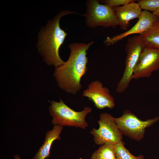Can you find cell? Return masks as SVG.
Here are the masks:
<instances>
[{
  "label": "cell",
  "instance_id": "cell-1",
  "mask_svg": "<svg viewBox=\"0 0 159 159\" xmlns=\"http://www.w3.org/2000/svg\"><path fill=\"white\" fill-rule=\"evenodd\" d=\"M94 43L74 42L69 44L70 51L67 60L55 68L54 76L60 89L72 94H76L81 89L80 80L87 70V52Z\"/></svg>",
  "mask_w": 159,
  "mask_h": 159
},
{
  "label": "cell",
  "instance_id": "cell-2",
  "mask_svg": "<svg viewBox=\"0 0 159 159\" xmlns=\"http://www.w3.org/2000/svg\"><path fill=\"white\" fill-rule=\"evenodd\" d=\"M73 14L77 13L67 10L60 11L49 21L39 33L37 43L39 50L47 64L55 68L64 62L59 56V51L68 34L60 28L59 21L63 16Z\"/></svg>",
  "mask_w": 159,
  "mask_h": 159
},
{
  "label": "cell",
  "instance_id": "cell-3",
  "mask_svg": "<svg viewBox=\"0 0 159 159\" xmlns=\"http://www.w3.org/2000/svg\"><path fill=\"white\" fill-rule=\"evenodd\" d=\"M50 102L49 111L54 125L73 127L83 129L88 127L85 119L87 115L92 112L91 107H85L82 111L77 112L68 107L61 98L59 102L53 100Z\"/></svg>",
  "mask_w": 159,
  "mask_h": 159
},
{
  "label": "cell",
  "instance_id": "cell-4",
  "mask_svg": "<svg viewBox=\"0 0 159 159\" xmlns=\"http://www.w3.org/2000/svg\"><path fill=\"white\" fill-rule=\"evenodd\" d=\"M86 11L84 16L87 26L92 28L99 26L115 28L119 21L113 8L97 0L86 1Z\"/></svg>",
  "mask_w": 159,
  "mask_h": 159
},
{
  "label": "cell",
  "instance_id": "cell-5",
  "mask_svg": "<svg viewBox=\"0 0 159 159\" xmlns=\"http://www.w3.org/2000/svg\"><path fill=\"white\" fill-rule=\"evenodd\" d=\"M145 47L140 36L128 39L125 48L127 55L125 67L122 77L117 83L116 90L119 93L125 91L132 79L133 73L140 55Z\"/></svg>",
  "mask_w": 159,
  "mask_h": 159
},
{
  "label": "cell",
  "instance_id": "cell-6",
  "mask_svg": "<svg viewBox=\"0 0 159 159\" xmlns=\"http://www.w3.org/2000/svg\"><path fill=\"white\" fill-rule=\"evenodd\" d=\"M159 120V117L142 120L127 110L124 111L121 116L114 119L115 122L122 135L138 141L144 138L146 128Z\"/></svg>",
  "mask_w": 159,
  "mask_h": 159
},
{
  "label": "cell",
  "instance_id": "cell-7",
  "mask_svg": "<svg viewBox=\"0 0 159 159\" xmlns=\"http://www.w3.org/2000/svg\"><path fill=\"white\" fill-rule=\"evenodd\" d=\"M114 119L110 114L106 112L100 114V119L97 121L99 128L93 127L90 132L93 136V140L95 144L101 145L110 142L115 144L122 141V135Z\"/></svg>",
  "mask_w": 159,
  "mask_h": 159
},
{
  "label": "cell",
  "instance_id": "cell-8",
  "mask_svg": "<svg viewBox=\"0 0 159 159\" xmlns=\"http://www.w3.org/2000/svg\"><path fill=\"white\" fill-rule=\"evenodd\" d=\"M159 69V49L145 47L134 70L132 79L150 77Z\"/></svg>",
  "mask_w": 159,
  "mask_h": 159
},
{
  "label": "cell",
  "instance_id": "cell-9",
  "mask_svg": "<svg viewBox=\"0 0 159 159\" xmlns=\"http://www.w3.org/2000/svg\"><path fill=\"white\" fill-rule=\"evenodd\" d=\"M82 96L92 101L95 107L99 109L107 107L111 109L115 105L114 98L109 89L103 87L102 83L98 80L90 83L83 91Z\"/></svg>",
  "mask_w": 159,
  "mask_h": 159
},
{
  "label": "cell",
  "instance_id": "cell-10",
  "mask_svg": "<svg viewBox=\"0 0 159 159\" xmlns=\"http://www.w3.org/2000/svg\"><path fill=\"white\" fill-rule=\"evenodd\" d=\"M159 16L149 11H142L138 21L132 28L122 33L111 37H107L104 43L107 46L112 45L129 35L136 34H140L149 29Z\"/></svg>",
  "mask_w": 159,
  "mask_h": 159
},
{
  "label": "cell",
  "instance_id": "cell-11",
  "mask_svg": "<svg viewBox=\"0 0 159 159\" xmlns=\"http://www.w3.org/2000/svg\"><path fill=\"white\" fill-rule=\"evenodd\" d=\"M117 17L120 28L127 30L131 20L140 17L142 11L139 3L134 2L126 5L113 8Z\"/></svg>",
  "mask_w": 159,
  "mask_h": 159
},
{
  "label": "cell",
  "instance_id": "cell-12",
  "mask_svg": "<svg viewBox=\"0 0 159 159\" xmlns=\"http://www.w3.org/2000/svg\"><path fill=\"white\" fill-rule=\"evenodd\" d=\"M63 129L62 126L55 125L47 132L44 141L33 159H45L49 157L52 144L55 140H60V135Z\"/></svg>",
  "mask_w": 159,
  "mask_h": 159
},
{
  "label": "cell",
  "instance_id": "cell-13",
  "mask_svg": "<svg viewBox=\"0 0 159 159\" xmlns=\"http://www.w3.org/2000/svg\"><path fill=\"white\" fill-rule=\"evenodd\" d=\"M139 35L145 47L159 49V16L149 29Z\"/></svg>",
  "mask_w": 159,
  "mask_h": 159
},
{
  "label": "cell",
  "instance_id": "cell-14",
  "mask_svg": "<svg viewBox=\"0 0 159 159\" xmlns=\"http://www.w3.org/2000/svg\"><path fill=\"white\" fill-rule=\"evenodd\" d=\"M114 144L107 143L100 145L92 155L91 159H117L114 150Z\"/></svg>",
  "mask_w": 159,
  "mask_h": 159
},
{
  "label": "cell",
  "instance_id": "cell-15",
  "mask_svg": "<svg viewBox=\"0 0 159 159\" xmlns=\"http://www.w3.org/2000/svg\"><path fill=\"white\" fill-rule=\"evenodd\" d=\"M114 148L117 159H145L143 155L135 156L132 154L125 148L122 141L115 144Z\"/></svg>",
  "mask_w": 159,
  "mask_h": 159
},
{
  "label": "cell",
  "instance_id": "cell-16",
  "mask_svg": "<svg viewBox=\"0 0 159 159\" xmlns=\"http://www.w3.org/2000/svg\"><path fill=\"white\" fill-rule=\"evenodd\" d=\"M138 2L141 9L153 12L159 9V0H140Z\"/></svg>",
  "mask_w": 159,
  "mask_h": 159
},
{
  "label": "cell",
  "instance_id": "cell-17",
  "mask_svg": "<svg viewBox=\"0 0 159 159\" xmlns=\"http://www.w3.org/2000/svg\"><path fill=\"white\" fill-rule=\"evenodd\" d=\"M132 0H106L100 1V3L107 5L112 8L125 5L135 1Z\"/></svg>",
  "mask_w": 159,
  "mask_h": 159
},
{
  "label": "cell",
  "instance_id": "cell-18",
  "mask_svg": "<svg viewBox=\"0 0 159 159\" xmlns=\"http://www.w3.org/2000/svg\"><path fill=\"white\" fill-rule=\"evenodd\" d=\"M154 14L159 16V9H157L154 12H152Z\"/></svg>",
  "mask_w": 159,
  "mask_h": 159
},
{
  "label": "cell",
  "instance_id": "cell-19",
  "mask_svg": "<svg viewBox=\"0 0 159 159\" xmlns=\"http://www.w3.org/2000/svg\"><path fill=\"white\" fill-rule=\"evenodd\" d=\"M14 158L15 159H21L18 155H14Z\"/></svg>",
  "mask_w": 159,
  "mask_h": 159
}]
</instances>
